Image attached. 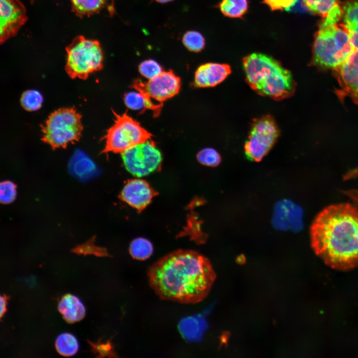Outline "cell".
<instances>
[{"instance_id": "2e32d148", "label": "cell", "mask_w": 358, "mask_h": 358, "mask_svg": "<svg viewBox=\"0 0 358 358\" xmlns=\"http://www.w3.org/2000/svg\"><path fill=\"white\" fill-rule=\"evenodd\" d=\"M132 87L137 91H130L124 94L123 100L126 106L132 110L142 112L150 109L153 111L155 117L159 116L163 105L153 102L144 89L142 81L140 80H135Z\"/></svg>"}, {"instance_id": "484cf974", "label": "cell", "mask_w": 358, "mask_h": 358, "mask_svg": "<svg viewBox=\"0 0 358 358\" xmlns=\"http://www.w3.org/2000/svg\"><path fill=\"white\" fill-rule=\"evenodd\" d=\"M183 45L189 51L199 52L204 48L205 42L203 35L196 31L185 32L182 39Z\"/></svg>"}, {"instance_id": "603a6c76", "label": "cell", "mask_w": 358, "mask_h": 358, "mask_svg": "<svg viewBox=\"0 0 358 358\" xmlns=\"http://www.w3.org/2000/svg\"><path fill=\"white\" fill-rule=\"evenodd\" d=\"M55 347L59 354L65 357L74 355L79 349L78 342L72 334L64 333L60 334L55 341Z\"/></svg>"}, {"instance_id": "3957f363", "label": "cell", "mask_w": 358, "mask_h": 358, "mask_svg": "<svg viewBox=\"0 0 358 358\" xmlns=\"http://www.w3.org/2000/svg\"><path fill=\"white\" fill-rule=\"evenodd\" d=\"M245 80L262 96L281 100L291 96L295 83L291 72L267 55L254 53L243 59Z\"/></svg>"}, {"instance_id": "7402d4cb", "label": "cell", "mask_w": 358, "mask_h": 358, "mask_svg": "<svg viewBox=\"0 0 358 358\" xmlns=\"http://www.w3.org/2000/svg\"><path fill=\"white\" fill-rule=\"evenodd\" d=\"M219 8L223 14L231 18H240L248 9V0H222Z\"/></svg>"}, {"instance_id": "ba28073f", "label": "cell", "mask_w": 358, "mask_h": 358, "mask_svg": "<svg viewBox=\"0 0 358 358\" xmlns=\"http://www.w3.org/2000/svg\"><path fill=\"white\" fill-rule=\"evenodd\" d=\"M279 135V128L271 115L254 119L244 145L247 158L257 162L261 161L273 147Z\"/></svg>"}, {"instance_id": "d6a6232c", "label": "cell", "mask_w": 358, "mask_h": 358, "mask_svg": "<svg viewBox=\"0 0 358 358\" xmlns=\"http://www.w3.org/2000/svg\"><path fill=\"white\" fill-rule=\"evenodd\" d=\"M297 0H263L272 10H289L297 2Z\"/></svg>"}, {"instance_id": "30bf717a", "label": "cell", "mask_w": 358, "mask_h": 358, "mask_svg": "<svg viewBox=\"0 0 358 358\" xmlns=\"http://www.w3.org/2000/svg\"><path fill=\"white\" fill-rule=\"evenodd\" d=\"M0 17L1 44L14 36L27 19L25 7L19 0H0Z\"/></svg>"}, {"instance_id": "f1b7e54d", "label": "cell", "mask_w": 358, "mask_h": 358, "mask_svg": "<svg viewBox=\"0 0 358 358\" xmlns=\"http://www.w3.org/2000/svg\"><path fill=\"white\" fill-rule=\"evenodd\" d=\"M140 74L148 80H151L161 73L163 71L162 66L153 59L145 60L138 66Z\"/></svg>"}, {"instance_id": "5b68a950", "label": "cell", "mask_w": 358, "mask_h": 358, "mask_svg": "<svg viewBox=\"0 0 358 358\" xmlns=\"http://www.w3.org/2000/svg\"><path fill=\"white\" fill-rule=\"evenodd\" d=\"M66 70L72 78L87 79L103 67V54L99 42L76 37L66 48Z\"/></svg>"}, {"instance_id": "1f68e13d", "label": "cell", "mask_w": 358, "mask_h": 358, "mask_svg": "<svg viewBox=\"0 0 358 358\" xmlns=\"http://www.w3.org/2000/svg\"><path fill=\"white\" fill-rule=\"evenodd\" d=\"M16 189L15 185L10 181L1 182L0 185V199L1 203L8 204L15 198Z\"/></svg>"}, {"instance_id": "e0dca14e", "label": "cell", "mask_w": 358, "mask_h": 358, "mask_svg": "<svg viewBox=\"0 0 358 358\" xmlns=\"http://www.w3.org/2000/svg\"><path fill=\"white\" fill-rule=\"evenodd\" d=\"M69 170L73 176L83 181H88L98 174L94 163L80 150L73 155L69 163Z\"/></svg>"}, {"instance_id": "f546056e", "label": "cell", "mask_w": 358, "mask_h": 358, "mask_svg": "<svg viewBox=\"0 0 358 358\" xmlns=\"http://www.w3.org/2000/svg\"><path fill=\"white\" fill-rule=\"evenodd\" d=\"M109 340L105 343L100 342V338L97 343H93L89 340H87V342L90 344L91 348V351L93 352V354H98L96 358H102L108 357L109 358L117 357L115 353L114 347Z\"/></svg>"}, {"instance_id": "cb8c5ba5", "label": "cell", "mask_w": 358, "mask_h": 358, "mask_svg": "<svg viewBox=\"0 0 358 358\" xmlns=\"http://www.w3.org/2000/svg\"><path fill=\"white\" fill-rule=\"evenodd\" d=\"M153 246L148 240L138 238L132 241L129 247V253L135 259L143 261L152 255Z\"/></svg>"}, {"instance_id": "ffe728a7", "label": "cell", "mask_w": 358, "mask_h": 358, "mask_svg": "<svg viewBox=\"0 0 358 358\" xmlns=\"http://www.w3.org/2000/svg\"><path fill=\"white\" fill-rule=\"evenodd\" d=\"M179 330L182 336L189 341L200 340L206 329V322L200 316H189L180 321Z\"/></svg>"}, {"instance_id": "9a60e30c", "label": "cell", "mask_w": 358, "mask_h": 358, "mask_svg": "<svg viewBox=\"0 0 358 358\" xmlns=\"http://www.w3.org/2000/svg\"><path fill=\"white\" fill-rule=\"evenodd\" d=\"M299 210L291 201L283 199L275 205L272 219L273 227L279 230H294L299 228Z\"/></svg>"}, {"instance_id": "4fadbf2b", "label": "cell", "mask_w": 358, "mask_h": 358, "mask_svg": "<svg viewBox=\"0 0 358 358\" xmlns=\"http://www.w3.org/2000/svg\"><path fill=\"white\" fill-rule=\"evenodd\" d=\"M157 194L149 184L143 179L128 180L122 190L120 197L131 206L141 211Z\"/></svg>"}, {"instance_id": "7c38bea8", "label": "cell", "mask_w": 358, "mask_h": 358, "mask_svg": "<svg viewBox=\"0 0 358 358\" xmlns=\"http://www.w3.org/2000/svg\"><path fill=\"white\" fill-rule=\"evenodd\" d=\"M144 87L152 99L163 104L176 95L181 87V81L172 70L163 71L154 78L143 82Z\"/></svg>"}, {"instance_id": "d6986e66", "label": "cell", "mask_w": 358, "mask_h": 358, "mask_svg": "<svg viewBox=\"0 0 358 358\" xmlns=\"http://www.w3.org/2000/svg\"><path fill=\"white\" fill-rule=\"evenodd\" d=\"M343 24L354 49L358 50V0H347L341 6Z\"/></svg>"}, {"instance_id": "e575fe53", "label": "cell", "mask_w": 358, "mask_h": 358, "mask_svg": "<svg viewBox=\"0 0 358 358\" xmlns=\"http://www.w3.org/2000/svg\"><path fill=\"white\" fill-rule=\"evenodd\" d=\"M156 0L157 2H158L159 3H166L167 2H171L174 0Z\"/></svg>"}, {"instance_id": "6da1fadb", "label": "cell", "mask_w": 358, "mask_h": 358, "mask_svg": "<svg viewBox=\"0 0 358 358\" xmlns=\"http://www.w3.org/2000/svg\"><path fill=\"white\" fill-rule=\"evenodd\" d=\"M150 286L162 299L194 304L207 295L215 278L205 257L179 250L159 260L148 269Z\"/></svg>"}, {"instance_id": "9c48e42d", "label": "cell", "mask_w": 358, "mask_h": 358, "mask_svg": "<svg viewBox=\"0 0 358 358\" xmlns=\"http://www.w3.org/2000/svg\"><path fill=\"white\" fill-rule=\"evenodd\" d=\"M126 169L133 175L142 177L161 168L162 155L151 140L140 143L121 153Z\"/></svg>"}, {"instance_id": "52a82bcc", "label": "cell", "mask_w": 358, "mask_h": 358, "mask_svg": "<svg viewBox=\"0 0 358 358\" xmlns=\"http://www.w3.org/2000/svg\"><path fill=\"white\" fill-rule=\"evenodd\" d=\"M114 124L103 137L104 148L102 153H122L149 140L153 135L126 112L119 114L113 110Z\"/></svg>"}, {"instance_id": "7a4b0ae2", "label": "cell", "mask_w": 358, "mask_h": 358, "mask_svg": "<svg viewBox=\"0 0 358 358\" xmlns=\"http://www.w3.org/2000/svg\"><path fill=\"white\" fill-rule=\"evenodd\" d=\"M311 247L329 267L349 270L358 267V208L349 203L331 205L315 217L310 229Z\"/></svg>"}, {"instance_id": "8fae6325", "label": "cell", "mask_w": 358, "mask_h": 358, "mask_svg": "<svg viewBox=\"0 0 358 358\" xmlns=\"http://www.w3.org/2000/svg\"><path fill=\"white\" fill-rule=\"evenodd\" d=\"M333 71L340 87L339 95L349 96L358 104V50L354 49Z\"/></svg>"}, {"instance_id": "83f0119b", "label": "cell", "mask_w": 358, "mask_h": 358, "mask_svg": "<svg viewBox=\"0 0 358 358\" xmlns=\"http://www.w3.org/2000/svg\"><path fill=\"white\" fill-rule=\"evenodd\" d=\"M196 158L200 164L208 167H216L221 161V157L219 153L211 148H205L201 150L197 154Z\"/></svg>"}, {"instance_id": "5bb4252c", "label": "cell", "mask_w": 358, "mask_h": 358, "mask_svg": "<svg viewBox=\"0 0 358 358\" xmlns=\"http://www.w3.org/2000/svg\"><path fill=\"white\" fill-rule=\"evenodd\" d=\"M231 73V68L228 64L207 63L196 70L194 85L197 88L213 87L223 82Z\"/></svg>"}, {"instance_id": "4316f807", "label": "cell", "mask_w": 358, "mask_h": 358, "mask_svg": "<svg viewBox=\"0 0 358 358\" xmlns=\"http://www.w3.org/2000/svg\"><path fill=\"white\" fill-rule=\"evenodd\" d=\"M43 101V97L40 92L34 90L24 91L20 98L21 105L24 109L29 111L39 109Z\"/></svg>"}, {"instance_id": "4dcf8cb0", "label": "cell", "mask_w": 358, "mask_h": 358, "mask_svg": "<svg viewBox=\"0 0 358 358\" xmlns=\"http://www.w3.org/2000/svg\"><path fill=\"white\" fill-rule=\"evenodd\" d=\"M72 252L84 255L93 254L98 257L110 256L105 248L95 246L92 240L75 248Z\"/></svg>"}, {"instance_id": "ac0fdd59", "label": "cell", "mask_w": 358, "mask_h": 358, "mask_svg": "<svg viewBox=\"0 0 358 358\" xmlns=\"http://www.w3.org/2000/svg\"><path fill=\"white\" fill-rule=\"evenodd\" d=\"M58 308L63 319L70 324L81 320L85 316L84 305L78 297L71 294H66L62 297Z\"/></svg>"}, {"instance_id": "836d02e7", "label": "cell", "mask_w": 358, "mask_h": 358, "mask_svg": "<svg viewBox=\"0 0 358 358\" xmlns=\"http://www.w3.org/2000/svg\"><path fill=\"white\" fill-rule=\"evenodd\" d=\"M9 297V296H6L5 294H3L0 296V319H1L2 316L6 311V306Z\"/></svg>"}, {"instance_id": "d4e9b609", "label": "cell", "mask_w": 358, "mask_h": 358, "mask_svg": "<svg viewBox=\"0 0 358 358\" xmlns=\"http://www.w3.org/2000/svg\"><path fill=\"white\" fill-rule=\"evenodd\" d=\"M303 2L308 9L323 18L339 4V0H303Z\"/></svg>"}, {"instance_id": "44dd1931", "label": "cell", "mask_w": 358, "mask_h": 358, "mask_svg": "<svg viewBox=\"0 0 358 358\" xmlns=\"http://www.w3.org/2000/svg\"><path fill=\"white\" fill-rule=\"evenodd\" d=\"M72 10L79 17L90 16L99 12L108 0H70Z\"/></svg>"}, {"instance_id": "8992f818", "label": "cell", "mask_w": 358, "mask_h": 358, "mask_svg": "<svg viewBox=\"0 0 358 358\" xmlns=\"http://www.w3.org/2000/svg\"><path fill=\"white\" fill-rule=\"evenodd\" d=\"M81 117L73 107L54 111L42 128V140L54 149L65 148L78 141L83 129Z\"/></svg>"}, {"instance_id": "277c9868", "label": "cell", "mask_w": 358, "mask_h": 358, "mask_svg": "<svg viewBox=\"0 0 358 358\" xmlns=\"http://www.w3.org/2000/svg\"><path fill=\"white\" fill-rule=\"evenodd\" d=\"M354 50L345 25L323 19L315 35L311 64L321 69L334 70Z\"/></svg>"}]
</instances>
